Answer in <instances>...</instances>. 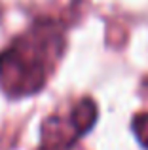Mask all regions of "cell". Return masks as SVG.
<instances>
[{"label": "cell", "mask_w": 148, "mask_h": 150, "mask_svg": "<svg viewBox=\"0 0 148 150\" xmlns=\"http://www.w3.org/2000/svg\"><path fill=\"white\" fill-rule=\"evenodd\" d=\"M65 50L63 29L42 19L0 51V88L10 97H27L46 86Z\"/></svg>", "instance_id": "obj_1"}, {"label": "cell", "mask_w": 148, "mask_h": 150, "mask_svg": "<svg viewBox=\"0 0 148 150\" xmlns=\"http://www.w3.org/2000/svg\"><path fill=\"white\" fill-rule=\"evenodd\" d=\"M97 122V105L91 99H82L67 116H51L42 125L44 150H68L80 137L89 133Z\"/></svg>", "instance_id": "obj_2"}, {"label": "cell", "mask_w": 148, "mask_h": 150, "mask_svg": "<svg viewBox=\"0 0 148 150\" xmlns=\"http://www.w3.org/2000/svg\"><path fill=\"white\" fill-rule=\"evenodd\" d=\"M133 131L139 144L148 150V112H141L133 120Z\"/></svg>", "instance_id": "obj_3"}]
</instances>
